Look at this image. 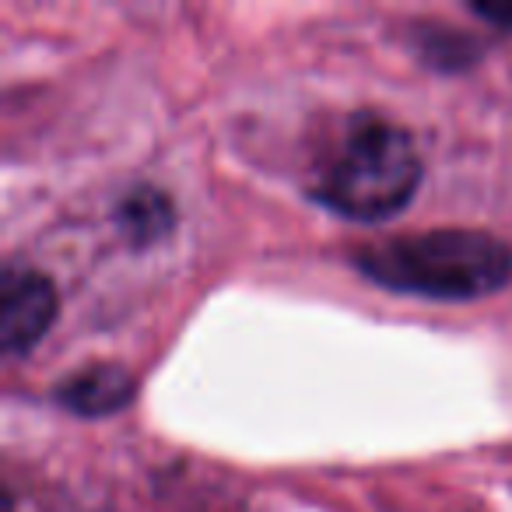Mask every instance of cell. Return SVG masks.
I'll return each mask as SVG.
<instances>
[{
  "mask_svg": "<svg viewBox=\"0 0 512 512\" xmlns=\"http://www.w3.org/2000/svg\"><path fill=\"white\" fill-rule=\"evenodd\" d=\"M137 383L123 365L95 362L85 369L71 372L64 383H57L53 397L60 407H67L78 418H109V414L123 411L134 400Z\"/></svg>",
  "mask_w": 512,
  "mask_h": 512,
  "instance_id": "cell-4",
  "label": "cell"
},
{
  "mask_svg": "<svg viewBox=\"0 0 512 512\" xmlns=\"http://www.w3.org/2000/svg\"><path fill=\"white\" fill-rule=\"evenodd\" d=\"M421 183V158L404 127L379 116L348 123L313 179V197L355 221L393 218Z\"/></svg>",
  "mask_w": 512,
  "mask_h": 512,
  "instance_id": "cell-2",
  "label": "cell"
},
{
  "mask_svg": "<svg viewBox=\"0 0 512 512\" xmlns=\"http://www.w3.org/2000/svg\"><path fill=\"white\" fill-rule=\"evenodd\" d=\"M172 200L155 186H137L116 207V225L127 235L130 246H151L172 228Z\"/></svg>",
  "mask_w": 512,
  "mask_h": 512,
  "instance_id": "cell-5",
  "label": "cell"
},
{
  "mask_svg": "<svg viewBox=\"0 0 512 512\" xmlns=\"http://www.w3.org/2000/svg\"><path fill=\"white\" fill-rule=\"evenodd\" d=\"M358 271L379 288L435 302H470L512 278V249L477 228H432L358 249Z\"/></svg>",
  "mask_w": 512,
  "mask_h": 512,
  "instance_id": "cell-1",
  "label": "cell"
},
{
  "mask_svg": "<svg viewBox=\"0 0 512 512\" xmlns=\"http://www.w3.org/2000/svg\"><path fill=\"white\" fill-rule=\"evenodd\" d=\"M474 11H477L481 18H488V22L512 29V4H481V8H474Z\"/></svg>",
  "mask_w": 512,
  "mask_h": 512,
  "instance_id": "cell-6",
  "label": "cell"
},
{
  "mask_svg": "<svg viewBox=\"0 0 512 512\" xmlns=\"http://www.w3.org/2000/svg\"><path fill=\"white\" fill-rule=\"evenodd\" d=\"M57 320V288L32 267L8 264L0 274V348L18 358L39 344Z\"/></svg>",
  "mask_w": 512,
  "mask_h": 512,
  "instance_id": "cell-3",
  "label": "cell"
}]
</instances>
